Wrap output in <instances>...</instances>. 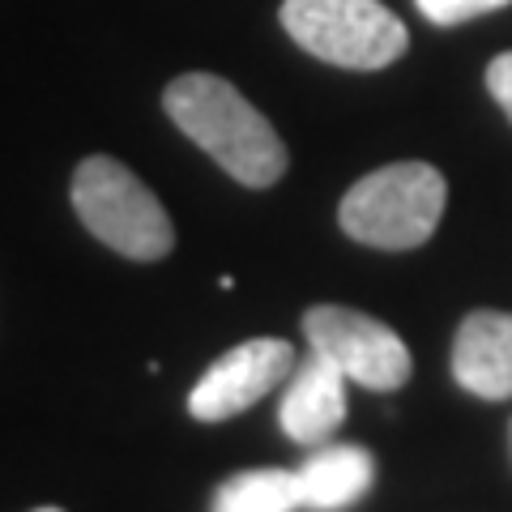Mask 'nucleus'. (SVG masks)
Listing matches in <instances>:
<instances>
[{
  "instance_id": "f257e3e1",
  "label": "nucleus",
  "mask_w": 512,
  "mask_h": 512,
  "mask_svg": "<svg viewBox=\"0 0 512 512\" xmlns=\"http://www.w3.org/2000/svg\"><path fill=\"white\" fill-rule=\"evenodd\" d=\"M175 128L201 146L244 188H269L286 175V146L278 128L239 94L227 77L184 73L163 94Z\"/></svg>"
},
{
  "instance_id": "9d476101",
  "label": "nucleus",
  "mask_w": 512,
  "mask_h": 512,
  "mask_svg": "<svg viewBox=\"0 0 512 512\" xmlns=\"http://www.w3.org/2000/svg\"><path fill=\"white\" fill-rule=\"evenodd\" d=\"M299 474L295 470H244L214 491L210 512H295Z\"/></svg>"
},
{
  "instance_id": "ddd939ff",
  "label": "nucleus",
  "mask_w": 512,
  "mask_h": 512,
  "mask_svg": "<svg viewBox=\"0 0 512 512\" xmlns=\"http://www.w3.org/2000/svg\"><path fill=\"white\" fill-rule=\"evenodd\" d=\"M35 512H64V508H35Z\"/></svg>"
},
{
  "instance_id": "f03ea898",
  "label": "nucleus",
  "mask_w": 512,
  "mask_h": 512,
  "mask_svg": "<svg viewBox=\"0 0 512 512\" xmlns=\"http://www.w3.org/2000/svg\"><path fill=\"white\" fill-rule=\"evenodd\" d=\"M448 184L431 163H389L350 184L338 205L342 231L367 248L410 252L436 235Z\"/></svg>"
},
{
  "instance_id": "423d86ee",
  "label": "nucleus",
  "mask_w": 512,
  "mask_h": 512,
  "mask_svg": "<svg viewBox=\"0 0 512 512\" xmlns=\"http://www.w3.org/2000/svg\"><path fill=\"white\" fill-rule=\"evenodd\" d=\"M291 372H295L291 342L252 338L205 367V376L188 393V414L197 423H227L248 406H256L265 393H274Z\"/></svg>"
},
{
  "instance_id": "20e7f679",
  "label": "nucleus",
  "mask_w": 512,
  "mask_h": 512,
  "mask_svg": "<svg viewBox=\"0 0 512 512\" xmlns=\"http://www.w3.org/2000/svg\"><path fill=\"white\" fill-rule=\"evenodd\" d=\"M282 26L303 52L355 73L384 69L410 47L406 22L380 0H282Z\"/></svg>"
},
{
  "instance_id": "1a4fd4ad",
  "label": "nucleus",
  "mask_w": 512,
  "mask_h": 512,
  "mask_svg": "<svg viewBox=\"0 0 512 512\" xmlns=\"http://www.w3.org/2000/svg\"><path fill=\"white\" fill-rule=\"evenodd\" d=\"M299 504L312 512H342L367 495L376 478V461L359 444H316L312 457L295 470Z\"/></svg>"
},
{
  "instance_id": "6e6552de",
  "label": "nucleus",
  "mask_w": 512,
  "mask_h": 512,
  "mask_svg": "<svg viewBox=\"0 0 512 512\" xmlns=\"http://www.w3.org/2000/svg\"><path fill=\"white\" fill-rule=\"evenodd\" d=\"M453 380L483 402L512 397V312L478 308L453 338Z\"/></svg>"
},
{
  "instance_id": "4468645a",
  "label": "nucleus",
  "mask_w": 512,
  "mask_h": 512,
  "mask_svg": "<svg viewBox=\"0 0 512 512\" xmlns=\"http://www.w3.org/2000/svg\"><path fill=\"white\" fill-rule=\"evenodd\" d=\"M508 440H512V431H508Z\"/></svg>"
},
{
  "instance_id": "39448f33",
  "label": "nucleus",
  "mask_w": 512,
  "mask_h": 512,
  "mask_svg": "<svg viewBox=\"0 0 512 512\" xmlns=\"http://www.w3.org/2000/svg\"><path fill=\"white\" fill-rule=\"evenodd\" d=\"M303 338L316 355L338 363L350 384H363L372 393L402 389L414 372L410 346L397 338V329L355 308H338V303L308 308L303 312Z\"/></svg>"
},
{
  "instance_id": "7ed1b4c3",
  "label": "nucleus",
  "mask_w": 512,
  "mask_h": 512,
  "mask_svg": "<svg viewBox=\"0 0 512 512\" xmlns=\"http://www.w3.org/2000/svg\"><path fill=\"white\" fill-rule=\"evenodd\" d=\"M73 210L94 239H103L128 261H163L175 248V227L158 197L107 154H90L77 163Z\"/></svg>"
},
{
  "instance_id": "f8f14e48",
  "label": "nucleus",
  "mask_w": 512,
  "mask_h": 512,
  "mask_svg": "<svg viewBox=\"0 0 512 512\" xmlns=\"http://www.w3.org/2000/svg\"><path fill=\"white\" fill-rule=\"evenodd\" d=\"M487 90H491V99L500 103L508 111V120H512V52L495 56L487 64Z\"/></svg>"
},
{
  "instance_id": "0eeeda50",
  "label": "nucleus",
  "mask_w": 512,
  "mask_h": 512,
  "mask_svg": "<svg viewBox=\"0 0 512 512\" xmlns=\"http://www.w3.org/2000/svg\"><path fill=\"white\" fill-rule=\"evenodd\" d=\"M342 419H346V376L333 359L312 350L291 372V384H286L282 406H278V423L295 444L316 448V444H329Z\"/></svg>"
},
{
  "instance_id": "9b49d317",
  "label": "nucleus",
  "mask_w": 512,
  "mask_h": 512,
  "mask_svg": "<svg viewBox=\"0 0 512 512\" xmlns=\"http://www.w3.org/2000/svg\"><path fill=\"white\" fill-rule=\"evenodd\" d=\"M419 13L436 26H457V22H470V18H483V13H495L512 5V0H414Z\"/></svg>"
}]
</instances>
